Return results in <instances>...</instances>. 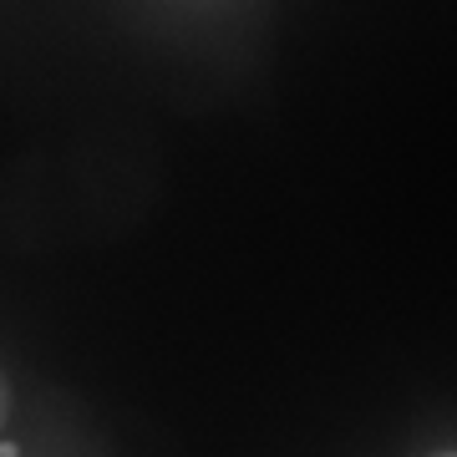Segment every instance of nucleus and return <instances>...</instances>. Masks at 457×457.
Instances as JSON below:
<instances>
[{
    "instance_id": "2",
    "label": "nucleus",
    "mask_w": 457,
    "mask_h": 457,
    "mask_svg": "<svg viewBox=\"0 0 457 457\" xmlns=\"http://www.w3.org/2000/svg\"><path fill=\"white\" fill-rule=\"evenodd\" d=\"M437 457H457V453H437Z\"/></svg>"
},
{
    "instance_id": "1",
    "label": "nucleus",
    "mask_w": 457,
    "mask_h": 457,
    "mask_svg": "<svg viewBox=\"0 0 457 457\" xmlns=\"http://www.w3.org/2000/svg\"><path fill=\"white\" fill-rule=\"evenodd\" d=\"M0 422H5V381H0Z\"/></svg>"
}]
</instances>
